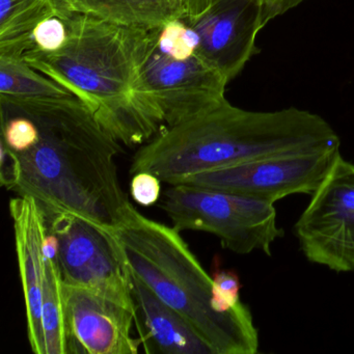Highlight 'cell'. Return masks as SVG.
Returning a JSON list of instances; mask_svg holds the SVG:
<instances>
[{
    "label": "cell",
    "mask_w": 354,
    "mask_h": 354,
    "mask_svg": "<svg viewBox=\"0 0 354 354\" xmlns=\"http://www.w3.org/2000/svg\"><path fill=\"white\" fill-rule=\"evenodd\" d=\"M42 322L45 353L71 354L64 302L63 279L57 261L45 257Z\"/></svg>",
    "instance_id": "obj_16"
},
{
    "label": "cell",
    "mask_w": 354,
    "mask_h": 354,
    "mask_svg": "<svg viewBox=\"0 0 354 354\" xmlns=\"http://www.w3.org/2000/svg\"><path fill=\"white\" fill-rule=\"evenodd\" d=\"M339 153V148H333L266 157L194 174L178 184L221 190L274 204L293 194L312 196Z\"/></svg>",
    "instance_id": "obj_9"
},
{
    "label": "cell",
    "mask_w": 354,
    "mask_h": 354,
    "mask_svg": "<svg viewBox=\"0 0 354 354\" xmlns=\"http://www.w3.org/2000/svg\"><path fill=\"white\" fill-rule=\"evenodd\" d=\"M39 130L34 148L17 153L21 178L13 192L34 198L45 219L73 214L109 230L121 223L131 203L122 189L118 142L75 96H5Z\"/></svg>",
    "instance_id": "obj_1"
},
{
    "label": "cell",
    "mask_w": 354,
    "mask_h": 354,
    "mask_svg": "<svg viewBox=\"0 0 354 354\" xmlns=\"http://www.w3.org/2000/svg\"><path fill=\"white\" fill-rule=\"evenodd\" d=\"M10 212L26 299L28 341L34 353L46 354L42 322L46 219L38 203L30 196L12 198Z\"/></svg>",
    "instance_id": "obj_12"
},
{
    "label": "cell",
    "mask_w": 354,
    "mask_h": 354,
    "mask_svg": "<svg viewBox=\"0 0 354 354\" xmlns=\"http://www.w3.org/2000/svg\"><path fill=\"white\" fill-rule=\"evenodd\" d=\"M130 192L138 204L145 207L152 206L160 198L161 180L148 171L133 174Z\"/></svg>",
    "instance_id": "obj_20"
},
{
    "label": "cell",
    "mask_w": 354,
    "mask_h": 354,
    "mask_svg": "<svg viewBox=\"0 0 354 354\" xmlns=\"http://www.w3.org/2000/svg\"><path fill=\"white\" fill-rule=\"evenodd\" d=\"M67 8L117 26L144 30L183 17L179 0H72Z\"/></svg>",
    "instance_id": "obj_14"
},
{
    "label": "cell",
    "mask_w": 354,
    "mask_h": 354,
    "mask_svg": "<svg viewBox=\"0 0 354 354\" xmlns=\"http://www.w3.org/2000/svg\"><path fill=\"white\" fill-rule=\"evenodd\" d=\"M308 262L354 271V163L337 155L293 227Z\"/></svg>",
    "instance_id": "obj_8"
},
{
    "label": "cell",
    "mask_w": 354,
    "mask_h": 354,
    "mask_svg": "<svg viewBox=\"0 0 354 354\" xmlns=\"http://www.w3.org/2000/svg\"><path fill=\"white\" fill-rule=\"evenodd\" d=\"M161 208L178 231L213 234L238 254L270 257L273 243L283 237L274 204L239 194L177 184L165 192Z\"/></svg>",
    "instance_id": "obj_6"
},
{
    "label": "cell",
    "mask_w": 354,
    "mask_h": 354,
    "mask_svg": "<svg viewBox=\"0 0 354 354\" xmlns=\"http://www.w3.org/2000/svg\"><path fill=\"white\" fill-rule=\"evenodd\" d=\"M21 178V161L17 153L1 142V163H0V181L3 187L14 192Z\"/></svg>",
    "instance_id": "obj_21"
},
{
    "label": "cell",
    "mask_w": 354,
    "mask_h": 354,
    "mask_svg": "<svg viewBox=\"0 0 354 354\" xmlns=\"http://www.w3.org/2000/svg\"><path fill=\"white\" fill-rule=\"evenodd\" d=\"M339 147L335 130L316 113L244 111L225 99L162 128L136 153L130 173L148 171L176 185L188 176L237 163Z\"/></svg>",
    "instance_id": "obj_2"
},
{
    "label": "cell",
    "mask_w": 354,
    "mask_h": 354,
    "mask_svg": "<svg viewBox=\"0 0 354 354\" xmlns=\"http://www.w3.org/2000/svg\"><path fill=\"white\" fill-rule=\"evenodd\" d=\"M136 328L146 352L215 354L204 337L179 313L163 302L131 272Z\"/></svg>",
    "instance_id": "obj_13"
},
{
    "label": "cell",
    "mask_w": 354,
    "mask_h": 354,
    "mask_svg": "<svg viewBox=\"0 0 354 354\" xmlns=\"http://www.w3.org/2000/svg\"><path fill=\"white\" fill-rule=\"evenodd\" d=\"M72 14L65 8L41 21L32 32L28 51L50 55L62 50L69 42Z\"/></svg>",
    "instance_id": "obj_18"
},
{
    "label": "cell",
    "mask_w": 354,
    "mask_h": 354,
    "mask_svg": "<svg viewBox=\"0 0 354 354\" xmlns=\"http://www.w3.org/2000/svg\"><path fill=\"white\" fill-rule=\"evenodd\" d=\"M57 239V266L66 285L102 294L136 312L131 271L113 230L73 214L46 219Z\"/></svg>",
    "instance_id": "obj_7"
},
{
    "label": "cell",
    "mask_w": 354,
    "mask_h": 354,
    "mask_svg": "<svg viewBox=\"0 0 354 354\" xmlns=\"http://www.w3.org/2000/svg\"><path fill=\"white\" fill-rule=\"evenodd\" d=\"M215 0H179L183 18L192 19L206 11Z\"/></svg>",
    "instance_id": "obj_22"
},
{
    "label": "cell",
    "mask_w": 354,
    "mask_h": 354,
    "mask_svg": "<svg viewBox=\"0 0 354 354\" xmlns=\"http://www.w3.org/2000/svg\"><path fill=\"white\" fill-rule=\"evenodd\" d=\"M62 1H63V3H65L66 7H67V6L71 3L72 0H62Z\"/></svg>",
    "instance_id": "obj_23"
},
{
    "label": "cell",
    "mask_w": 354,
    "mask_h": 354,
    "mask_svg": "<svg viewBox=\"0 0 354 354\" xmlns=\"http://www.w3.org/2000/svg\"><path fill=\"white\" fill-rule=\"evenodd\" d=\"M136 30L73 12L69 42L62 50L24 55L128 147L147 144L165 126L136 90Z\"/></svg>",
    "instance_id": "obj_3"
},
{
    "label": "cell",
    "mask_w": 354,
    "mask_h": 354,
    "mask_svg": "<svg viewBox=\"0 0 354 354\" xmlns=\"http://www.w3.org/2000/svg\"><path fill=\"white\" fill-rule=\"evenodd\" d=\"M0 95L17 98L73 96L19 55H0Z\"/></svg>",
    "instance_id": "obj_17"
},
{
    "label": "cell",
    "mask_w": 354,
    "mask_h": 354,
    "mask_svg": "<svg viewBox=\"0 0 354 354\" xmlns=\"http://www.w3.org/2000/svg\"><path fill=\"white\" fill-rule=\"evenodd\" d=\"M136 82L138 94L165 127L225 100L229 84L201 59L196 36L183 18L150 30L138 28Z\"/></svg>",
    "instance_id": "obj_5"
},
{
    "label": "cell",
    "mask_w": 354,
    "mask_h": 354,
    "mask_svg": "<svg viewBox=\"0 0 354 354\" xmlns=\"http://www.w3.org/2000/svg\"><path fill=\"white\" fill-rule=\"evenodd\" d=\"M65 8L62 0H0V55L24 57L36 26Z\"/></svg>",
    "instance_id": "obj_15"
},
{
    "label": "cell",
    "mask_w": 354,
    "mask_h": 354,
    "mask_svg": "<svg viewBox=\"0 0 354 354\" xmlns=\"http://www.w3.org/2000/svg\"><path fill=\"white\" fill-rule=\"evenodd\" d=\"M212 306L219 313H230L241 306V283L233 270H218L212 277Z\"/></svg>",
    "instance_id": "obj_19"
},
{
    "label": "cell",
    "mask_w": 354,
    "mask_h": 354,
    "mask_svg": "<svg viewBox=\"0 0 354 354\" xmlns=\"http://www.w3.org/2000/svg\"><path fill=\"white\" fill-rule=\"evenodd\" d=\"M113 233L130 271L186 319L215 354L258 352L259 331L250 308L242 304L230 313L214 310L212 277L176 227L144 216L130 204Z\"/></svg>",
    "instance_id": "obj_4"
},
{
    "label": "cell",
    "mask_w": 354,
    "mask_h": 354,
    "mask_svg": "<svg viewBox=\"0 0 354 354\" xmlns=\"http://www.w3.org/2000/svg\"><path fill=\"white\" fill-rule=\"evenodd\" d=\"M71 354H136V312L102 294L63 283Z\"/></svg>",
    "instance_id": "obj_11"
},
{
    "label": "cell",
    "mask_w": 354,
    "mask_h": 354,
    "mask_svg": "<svg viewBox=\"0 0 354 354\" xmlns=\"http://www.w3.org/2000/svg\"><path fill=\"white\" fill-rule=\"evenodd\" d=\"M196 40V53L231 82L257 51L259 32L268 24L260 0H215L200 15L184 19Z\"/></svg>",
    "instance_id": "obj_10"
}]
</instances>
